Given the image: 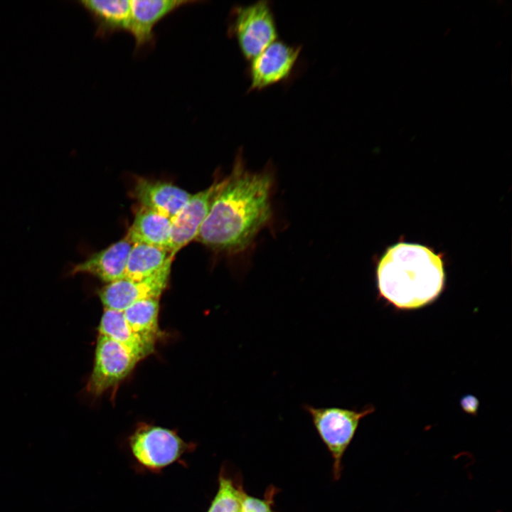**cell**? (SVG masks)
Here are the masks:
<instances>
[{"label":"cell","mask_w":512,"mask_h":512,"mask_svg":"<svg viewBox=\"0 0 512 512\" xmlns=\"http://www.w3.org/2000/svg\"><path fill=\"white\" fill-rule=\"evenodd\" d=\"M274 183L269 166L260 171L248 170L240 150L195 240L226 254L245 250L271 220Z\"/></svg>","instance_id":"obj_1"},{"label":"cell","mask_w":512,"mask_h":512,"mask_svg":"<svg viewBox=\"0 0 512 512\" xmlns=\"http://www.w3.org/2000/svg\"><path fill=\"white\" fill-rule=\"evenodd\" d=\"M380 294L400 309H417L435 299L443 289L441 257L427 247L399 242L389 247L377 270Z\"/></svg>","instance_id":"obj_2"},{"label":"cell","mask_w":512,"mask_h":512,"mask_svg":"<svg viewBox=\"0 0 512 512\" xmlns=\"http://www.w3.org/2000/svg\"><path fill=\"white\" fill-rule=\"evenodd\" d=\"M229 17L228 34L235 39L242 55L247 60L277 40V26L269 1L235 5Z\"/></svg>","instance_id":"obj_3"},{"label":"cell","mask_w":512,"mask_h":512,"mask_svg":"<svg viewBox=\"0 0 512 512\" xmlns=\"http://www.w3.org/2000/svg\"><path fill=\"white\" fill-rule=\"evenodd\" d=\"M303 409L309 415L312 423L333 458V474L338 479L342 470L343 454L358 427L360 420L373 411L369 407L361 411L338 407H316L304 405Z\"/></svg>","instance_id":"obj_4"},{"label":"cell","mask_w":512,"mask_h":512,"mask_svg":"<svg viewBox=\"0 0 512 512\" xmlns=\"http://www.w3.org/2000/svg\"><path fill=\"white\" fill-rule=\"evenodd\" d=\"M132 454L136 461L148 470L157 471L181 459L193 449L169 429L141 424L129 438Z\"/></svg>","instance_id":"obj_5"},{"label":"cell","mask_w":512,"mask_h":512,"mask_svg":"<svg viewBox=\"0 0 512 512\" xmlns=\"http://www.w3.org/2000/svg\"><path fill=\"white\" fill-rule=\"evenodd\" d=\"M142 358L124 346L98 335L92 373L86 390L95 397L117 386Z\"/></svg>","instance_id":"obj_6"},{"label":"cell","mask_w":512,"mask_h":512,"mask_svg":"<svg viewBox=\"0 0 512 512\" xmlns=\"http://www.w3.org/2000/svg\"><path fill=\"white\" fill-rule=\"evenodd\" d=\"M302 46L276 40L252 58L246 69L248 92L259 91L290 79Z\"/></svg>","instance_id":"obj_7"},{"label":"cell","mask_w":512,"mask_h":512,"mask_svg":"<svg viewBox=\"0 0 512 512\" xmlns=\"http://www.w3.org/2000/svg\"><path fill=\"white\" fill-rule=\"evenodd\" d=\"M172 262L167 263L156 274L142 280L123 278L108 284L97 290L105 309L124 311L139 300L160 297L166 288Z\"/></svg>","instance_id":"obj_8"},{"label":"cell","mask_w":512,"mask_h":512,"mask_svg":"<svg viewBox=\"0 0 512 512\" xmlns=\"http://www.w3.org/2000/svg\"><path fill=\"white\" fill-rule=\"evenodd\" d=\"M221 183L216 179L210 186L192 194L186 204L171 218L169 250L176 254L195 240L205 220L212 201Z\"/></svg>","instance_id":"obj_9"},{"label":"cell","mask_w":512,"mask_h":512,"mask_svg":"<svg viewBox=\"0 0 512 512\" xmlns=\"http://www.w3.org/2000/svg\"><path fill=\"white\" fill-rule=\"evenodd\" d=\"M192 0H132L128 30L135 41L138 50L151 47L154 44L156 25L176 9L188 4L198 3Z\"/></svg>","instance_id":"obj_10"},{"label":"cell","mask_w":512,"mask_h":512,"mask_svg":"<svg viewBox=\"0 0 512 512\" xmlns=\"http://www.w3.org/2000/svg\"><path fill=\"white\" fill-rule=\"evenodd\" d=\"M133 243L125 235L106 248L73 265L67 275L88 274L108 284L124 278L129 254Z\"/></svg>","instance_id":"obj_11"},{"label":"cell","mask_w":512,"mask_h":512,"mask_svg":"<svg viewBox=\"0 0 512 512\" xmlns=\"http://www.w3.org/2000/svg\"><path fill=\"white\" fill-rule=\"evenodd\" d=\"M191 195L172 183L144 177L136 178L132 191V196L142 206L169 218L179 211Z\"/></svg>","instance_id":"obj_12"},{"label":"cell","mask_w":512,"mask_h":512,"mask_svg":"<svg viewBox=\"0 0 512 512\" xmlns=\"http://www.w3.org/2000/svg\"><path fill=\"white\" fill-rule=\"evenodd\" d=\"M170 233L171 218L140 206L126 236L133 244L143 243L169 250Z\"/></svg>","instance_id":"obj_13"},{"label":"cell","mask_w":512,"mask_h":512,"mask_svg":"<svg viewBox=\"0 0 512 512\" xmlns=\"http://www.w3.org/2000/svg\"><path fill=\"white\" fill-rule=\"evenodd\" d=\"M80 4L92 18L97 36L107 38L116 32L128 30L130 1L83 0Z\"/></svg>","instance_id":"obj_14"},{"label":"cell","mask_w":512,"mask_h":512,"mask_svg":"<svg viewBox=\"0 0 512 512\" xmlns=\"http://www.w3.org/2000/svg\"><path fill=\"white\" fill-rule=\"evenodd\" d=\"M123 313L134 334L146 344L154 348L161 336L159 326V297L136 302L126 308Z\"/></svg>","instance_id":"obj_15"},{"label":"cell","mask_w":512,"mask_h":512,"mask_svg":"<svg viewBox=\"0 0 512 512\" xmlns=\"http://www.w3.org/2000/svg\"><path fill=\"white\" fill-rule=\"evenodd\" d=\"M175 255L168 250L143 243H134L127 259L124 278L144 279L160 271Z\"/></svg>","instance_id":"obj_16"},{"label":"cell","mask_w":512,"mask_h":512,"mask_svg":"<svg viewBox=\"0 0 512 512\" xmlns=\"http://www.w3.org/2000/svg\"><path fill=\"white\" fill-rule=\"evenodd\" d=\"M97 330L98 335L124 346L142 359L154 351V348L146 344L131 329L122 311L105 309Z\"/></svg>","instance_id":"obj_17"},{"label":"cell","mask_w":512,"mask_h":512,"mask_svg":"<svg viewBox=\"0 0 512 512\" xmlns=\"http://www.w3.org/2000/svg\"><path fill=\"white\" fill-rule=\"evenodd\" d=\"M244 493L241 483L221 473L218 491L207 512L239 511Z\"/></svg>","instance_id":"obj_18"},{"label":"cell","mask_w":512,"mask_h":512,"mask_svg":"<svg viewBox=\"0 0 512 512\" xmlns=\"http://www.w3.org/2000/svg\"><path fill=\"white\" fill-rule=\"evenodd\" d=\"M277 489L272 486L263 498L250 496L245 491L242 500V512H273V498Z\"/></svg>","instance_id":"obj_19"},{"label":"cell","mask_w":512,"mask_h":512,"mask_svg":"<svg viewBox=\"0 0 512 512\" xmlns=\"http://www.w3.org/2000/svg\"><path fill=\"white\" fill-rule=\"evenodd\" d=\"M461 405L466 412L475 413L479 406V401L475 397L468 395L462 400Z\"/></svg>","instance_id":"obj_20"}]
</instances>
